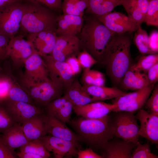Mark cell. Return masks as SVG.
<instances>
[{
	"label": "cell",
	"instance_id": "9c48e42d",
	"mask_svg": "<svg viewBox=\"0 0 158 158\" xmlns=\"http://www.w3.org/2000/svg\"><path fill=\"white\" fill-rule=\"evenodd\" d=\"M24 85L26 92L39 107H44L51 101L61 97L63 92L54 85L50 79Z\"/></svg>",
	"mask_w": 158,
	"mask_h": 158
},
{
	"label": "cell",
	"instance_id": "e575fe53",
	"mask_svg": "<svg viewBox=\"0 0 158 158\" xmlns=\"http://www.w3.org/2000/svg\"><path fill=\"white\" fill-rule=\"evenodd\" d=\"M68 100L67 96L64 94L63 96L51 101L44 107L46 114L54 116Z\"/></svg>",
	"mask_w": 158,
	"mask_h": 158
},
{
	"label": "cell",
	"instance_id": "3957f363",
	"mask_svg": "<svg viewBox=\"0 0 158 158\" xmlns=\"http://www.w3.org/2000/svg\"><path fill=\"white\" fill-rule=\"evenodd\" d=\"M87 18L79 38L80 50L89 53L101 63L107 48L116 33L108 29L95 16Z\"/></svg>",
	"mask_w": 158,
	"mask_h": 158
},
{
	"label": "cell",
	"instance_id": "f6af8a7d",
	"mask_svg": "<svg viewBox=\"0 0 158 158\" xmlns=\"http://www.w3.org/2000/svg\"><path fill=\"white\" fill-rule=\"evenodd\" d=\"M149 48L154 54L158 53V31L154 30L151 32L149 36Z\"/></svg>",
	"mask_w": 158,
	"mask_h": 158
},
{
	"label": "cell",
	"instance_id": "7402d4cb",
	"mask_svg": "<svg viewBox=\"0 0 158 158\" xmlns=\"http://www.w3.org/2000/svg\"><path fill=\"white\" fill-rule=\"evenodd\" d=\"M132 65L125 73L119 86L126 90H138L149 85L147 72L136 69Z\"/></svg>",
	"mask_w": 158,
	"mask_h": 158
},
{
	"label": "cell",
	"instance_id": "277c9868",
	"mask_svg": "<svg viewBox=\"0 0 158 158\" xmlns=\"http://www.w3.org/2000/svg\"><path fill=\"white\" fill-rule=\"evenodd\" d=\"M23 2L20 30L28 35L43 31L56 32L58 16L53 11L38 4Z\"/></svg>",
	"mask_w": 158,
	"mask_h": 158
},
{
	"label": "cell",
	"instance_id": "603a6c76",
	"mask_svg": "<svg viewBox=\"0 0 158 158\" xmlns=\"http://www.w3.org/2000/svg\"><path fill=\"white\" fill-rule=\"evenodd\" d=\"M23 132L30 141L40 138L47 133L45 127L44 114L37 115L22 125Z\"/></svg>",
	"mask_w": 158,
	"mask_h": 158
},
{
	"label": "cell",
	"instance_id": "816d5d0a",
	"mask_svg": "<svg viewBox=\"0 0 158 158\" xmlns=\"http://www.w3.org/2000/svg\"><path fill=\"white\" fill-rule=\"evenodd\" d=\"M78 9L84 15L85 10L87 6V0H73Z\"/></svg>",
	"mask_w": 158,
	"mask_h": 158
},
{
	"label": "cell",
	"instance_id": "b9f144b4",
	"mask_svg": "<svg viewBox=\"0 0 158 158\" xmlns=\"http://www.w3.org/2000/svg\"><path fill=\"white\" fill-rule=\"evenodd\" d=\"M13 85L10 80L6 77L0 78V101L6 100Z\"/></svg>",
	"mask_w": 158,
	"mask_h": 158
},
{
	"label": "cell",
	"instance_id": "2e32d148",
	"mask_svg": "<svg viewBox=\"0 0 158 158\" xmlns=\"http://www.w3.org/2000/svg\"><path fill=\"white\" fill-rule=\"evenodd\" d=\"M57 36L55 32L43 31L28 35L27 40L35 52L42 57L51 53Z\"/></svg>",
	"mask_w": 158,
	"mask_h": 158
},
{
	"label": "cell",
	"instance_id": "9a60e30c",
	"mask_svg": "<svg viewBox=\"0 0 158 158\" xmlns=\"http://www.w3.org/2000/svg\"><path fill=\"white\" fill-rule=\"evenodd\" d=\"M135 117L140 122L138 132L139 136L146 138L152 143L158 144V114L149 113L140 109L138 111Z\"/></svg>",
	"mask_w": 158,
	"mask_h": 158
},
{
	"label": "cell",
	"instance_id": "8d00e7d4",
	"mask_svg": "<svg viewBox=\"0 0 158 158\" xmlns=\"http://www.w3.org/2000/svg\"><path fill=\"white\" fill-rule=\"evenodd\" d=\"M121 5L124 8L139 9L145 15L148 8L149 0H122Z\"/></svg>",
	"mask_w": 158,
	"mask_h": 158
},
{
	"label": "cell",
	"instance_id": "7dc6e473",
	"mask_svg": "<svg viewBox=\"0 0 158 158\" xmlns=\"http://www.w3.org/2000/svg\"><path fill=\"white\" fill-rule=\"evenodd\" d=\"M10 40L8 37L0 35V61L7 58V48Z\"/></svg>",
	"mask_w": 158,
	"mask_h": 158
},
{
	"label": "cell",
	"instance_id": "ee69618b",
	"mask_svg": "<svg viewBox=\"0 0 158 158\" xmlns=\"http://www.w3.org/2000/svg\"><path fill=\"white\" fill-rule=\"evenodd\" d=\"M65 61L68 64L75 75L80 72L82 68L75 55L68 57Z\"/></svg>",
	"mask_w": 158,
	"mask_h": 158
},
{
	"label": "cell",
	"instance_id": "f1b7e54d",
	"mask_svg": "<svg viewBox=\"0 0 158 158\" xmlns=\"http://www.w3.org/2000/svg\"><path fill=\"white\" fill-rule=\"evenodd\" d=\"M20 151L29 152L41 156L42 158L50 157L49 152L45 148L39 139L30 141L20 147Z\"/></svg>",
	"mask_w": 158,
	"mask_h": 158
},
{
	"label": "cell",
	"instance_id": "1f68e13d",
	"mask_svg": "<svg viewBox=\"0 0 158 158\" xmlns=\"http://www.w3.org/2000/svg\"><path fill=\"white\" fill-rule=\"evenodd\" d=\"M147 25L158 27V0H149V6L144 20Z\"/></svg>",
	"mask_w": 158,
	"mask_h": 158
},
{
	"label": "cell",
	"instance_id": "cb8c5ba5",
	"mask_svg": "<svg viewBox=\"0 0 158 158\" xmlns=\"http://www.w3.org/2000/svg\"><path fill=\"white\" fill-rule=\"evenodd\" d=\"M73 106H81L97 102L82 88V85L75 79L71 85L63 92Z\"/></svg>",
	"mask_w": 158,
	"mask_h": 158
},
{
	"label": "cell",
	"instance_id": "681fc988",
	"mask_svg": "<svg viewBox=\"0 0 158 158\" xmlns=\"http://www.w3.org/2000/svg\"><path fill=\"white\" fill-rule=\"evenodd\" d=\"M147 75L149 84L155 85L158 80V63L147 71Z\"/></svg>",
	"mask_w": 158,
	"mask_h": 158
},
{
	"label": "cell",
	"instance_id": "74e56055",
	"mask_svg": "<svg viewBox=\"0 0 158 158\" xmlns=\"http://www.w3.org/2000/svg\"><path fill=\"white\" fill-rule=\"evenodd\" d=\"M77 58L81 67L84 69H90L95 64L98 63L89 53L85 50L80 51Z\"/></svg>",
	"mask_w": 158,
	"mask_h": 158
},
{
	"label": "cell",
	"instance_id": "c3c4849f",
	"mask_svg": "<svg viewBox=\"0 0 158 158\" xmlns=\"http://www.w3.org/2000/svg\"><path fill=\"white\" fill-rule=\"evenodd\" d=\"M78 158H103L98 154L91 148H87L84 150H78L77 154Z\"/></svg>",
	"mask_w": 158,
	"mask_h": 158
},
{
	"label": "cell",
	"instance_id": "7c38bea8",
	"mask_svg": "<svg viewBox=\"0 0 158 158\" xmlns=\"http://www.w3.org/2000/svg\"><path fill=\"white\" fill-rule=\"evenodd\" d=\"M24 84L36 83L50 79L48 71L42 57L35 53L26 60L24 64Z\"/></svg>",
	"mask_w": 158,
	"mask_h": 158
},
{
	"label": "cell",
	"instance_id": "4fadbf2b",
	"mask_svg": "<svg viewBox=\"0 0 158 158\" xmlns=\"http://www.w3.org/2000/svg\"><path fill=\"white\" fill-rule=\"evenodd\" d=\"M39 139L49 152H52L54 158H62L77 155L78 150L72 142L51 135H46Z\"/></svg>",
	"mask_w": 158,
	"mask_h": 158
},
{
	"label": "cell",
	"instance_id": "6da1fadb",
	"mask_svg": "<svg viewBox=\"0 0 158 158\" xmlns=\"http://www.w3.org/2000/svg\"><path fill=\"white\" fill-rule=\"evenodd\" d=\"M132 32L115 33L106 49L101 64L114 87L119 86L125 73L132 65L130 53Z\"/></svg>",
	"mask_w": 158,
	"mask_h": 158
},
{
	"label": "cell",
	"instance_id": "d4e9b609",
	"mask_svg": "<svg viewBox=\"0 0 158 158\" xmlns=\"http://www.w3.org/2000/svg\"><path fill=\"white\" fill-rule=\"evenodd\" d=\"M82 88L97 102L115 98L127 93L114 87H110L90 85H82Z\"/></svg>",
	"mask_w": 158,
	"mask_h": 158
},
{
	"label": "cell",
	"instance_id": "db71d44e",
	"mask_svg": "<svg viewBox=\"0 0 158 158\" xmlns=\"http://www.w3.org/2000/svg\"><path fill=\"white\" fill-rule=\"evenodd\" d=\"M21 0H0V7Z\"/></svg>",
	"mask_w": 158,
	"mask_h": 158
},
{
	"label": "cell",
	"instance_id": "7a4b0ae2",
	"mask_svg": "<svg viewBox=\"0 0 158 158\" xmlns=\"http://www.w3.org/2000/svg\"><path fill=\"white\" fill-rule=\"evenodd\" d=\"M68 123L75 131L79 142L94 151H101L108 142L114 137L111 117L108 114L96 119L79 116Z\"/></svg>",
	"mask_w": 158,
	"mask_h": 158
},
{
	"label": "cell",
	"instance_id": "4316f807",
	"mask_svg": "<svg viewBox=\"0 0 158 158\" xmlns=\"http://www.w3.org/2000/svg\"><path fill=\"white\" fill-rule=\"evenodd\" d=\"M122 0H87L86 11L98 17L111 12L116 6L121 5Z\"/></svg>",
	"mask_w": 158,
	"mask_h": 158
},
{
	"label": "cell",
	"instance_id": "e0dca14e",
	"mask_svg": "<svg viewBox=\"0 0 158 158\" xmlns=\"http://www.w3.org/2000/svg\"><path fill=\"white\" fill-rule=\"evenodd\" d=\"M5 101V107L15 121L20 125L37 115L44 114L43 110L38 106L25 102Z\"/></svg>",
	"mask_w": 158,
	"mask_h": 158
},
{
	"label": "cell",
	"instance_id": "bcb514c9",
	"mask_svg": "<svg viewBox=\"0 0 158 158\" xmlns=\"http://www.w3.org/2000/svg\"><path fill=\"white\" fill-rule=\"evenodd\" d=\"M94 79L93 70H84L81 79L83 85H93Z\"/></svg>",
	"mask_w": 158,
	"mask_h": 158
},
{
	"label": "cell",
	"instance_id": "60d3db41",
	"mask_svg": "<svg viewBox=\"0 0 158 158\" xmlns=\"http://www.w3.org/2000/svg\"><path fill=\"white\" fill-rule=\"evenodd\" d=\"M61 10L63 14H71L83 17V15L77 8L73 0H63Z\"/></svg>",
	"mask_w": 158,
	"mask_h": 158
},
{
	"label": "cell",
	"instance_id": "484cf974",
	"mask_svg": "<svg viewBox=\"0 0 158 158\" xmlns=\"http://www.w3.org/2000/svg\"><path fill=\"white\" fill-rule=\"evenodd\" d=\"M0 137L4 142L10 148L20 147L29 141L23 130L22 126L17 123L6 131Z\"/></svg>",
	"mask_w": 158,
	"mask_h": 158
},
{
	"label": "cell",
	"instance_id": "44dd1931",
	"mask_svg": "<svg viewBox=\"0 0 158 158\" xmlns=\"http://www.w3.org/2000/svg\"><path fill=\"white\" fill-rule=\"evenodd\" d=\"M114 107L112 104L102 102H92L81 106H73L76 114L88 119H96L103 117L112 111Z\"/></svg>",
	"mask_w": 158,
	"mask_h": 158
},
{
	"label": "cell",
	"instance_id": "11a10c76",
	"mask_svg": "<svg viewBox=\"0 0 158 158\" xmlns=\"http://www.w3.org/2000/svg\"><path fill=\"white\" fill-rule=\"evenodd\" d=\"M0 70H1V69H0Z\"/></svg>",
	"mask_w": 158,
	"mask_h": 158
},
{
	"label": "cell",
	"instance_id": "52a82bcc",
	"mask_svg": "<svg viewBox=\"0 0 158 158\" xmlns=\"http://www.w3.org/2000/svg\"><path fill=\"white\" fill-rule=\"evenodd\" d=\"M42 57L50 80L56 87L63 92L75 79L70 66L65 61L56 60L49 55Z\"/></svg>",
	"mask_w": 158,
	"mask_h": 158
},
{
	"label": "cell",
	"instance_id": "7bdbcfd3",
	"mask_svg": "<svg viewBox=\"0 0 158 158\" xmlns=\"http://www.w3.org/2000/svg\"><path fill=\"white\" fill-rule=\"evenodd\" d=\"M16 153L2 140L0 136V158H16Z\"/></svg>",
	"mask_w": 158,
	"mask_h": 158
},
{
	"label": "cell",
	"instance_id": "f907efd6",
	"mask_svg": "<svg viewBox=\"0 0 158 158\" xmlns=\"http://www.w3.org/2000/svg\"><path fill=\"white\" fill-rule=\"evenodd\" d=\"M94 76L93 85L99 86H104L105 79L104 74L97 71L93 70Z\"/></svg>",
	"mask_w": 158,
	"mask_h": 158
},
{
	"label": "cell",
	"instance_id": "f35d334b",
	"mask_svg": "<svg viewBox=\"0 0 158 158\" xmlns=\"http://www.w3.org/2000/svg\"><path fill=\"white\" fill-rule=\"evenodd\" d=\"M22 1L41 5L54 11L61 10V0H22Z\"/></svg>",
	"mask_w": 158,
	"mask_h": 158
},
{
	"label": "cell",
	"instance_id": "8992f818",
	"mask_svg": "<svg viewBox=\"0 0 158 158\" xmlns=\"http://www.w3.org/2000/svg\"><path fill=\"white\" fill-rule=\"evenodd\" d=\"M115 112L111 117L114 137L132 142L136 146L139 142L140 128L135 116L132 112L120 111Z\"/></svg>",
	"mask_w": 158,
	"mask_h": 158
},
{
	"label": "cell",
	"instance_id": "f5cc1de1",
	"mask_svg": "<svg viewBox=\"0 0 158 158\" xmlns=\"http://www.w3.org/2000/svg\"><path fill=\"white\" fill-rule=\"evenodd\" d=\"M16 154L20 158H42L39 155L29 152L20 151L16 153Z\"/></svg>",
	"mask_w": 158,
	"mask_h": 158
},
{
	"label": "cell",
	"instance_id": "30bf717a",
	"mask_svg": "<svg viewBox=\"0 0 158 158\" xmlns=\"http://www.w3.org/2000/svg\"><path fill=\"white\" fill-rule=\"evenodd\" d=\"M97 17L108 29L116 33L133 32L141 26L125 14L118 12L111 11Z\"/></svg>",
	"mask_w": 158,
	"mask_h": 158
},
{
	"label": "cell",
	"instance_id": "83f0119b",
	"mask_svg": "<svg viewBox=\"0 0 158 158\" xmlns=\"http://www.w3.org/2000/svg\"><path fill=\"white\" fill-rule=\"evenodd\" d=\"M133 39L134 44L141 54H154L149 48L148 34L146 30L142 28L141 25L135 31Z\"/></svg>",
	"mask_w": 158,
	"mask_h": 158
},
{
	"label": "cell",
	"instance_id": "ba28073f",
	"mask_svg": "<svg viewBox=\"0 0 158 158\" xmlns=\"http://www.w3.org/2000/svg\"><path fill=\"white\" fill-rule=\"evenodd\" d=\"M155 87L150 84L135 92L126 93L112 100L114 106L112 111L134 112L141 109L145 105L148 97Z\"/></svg>",
	"mask_w": 158,
	"mask_h": 158
},
{
	"label": "cell",
	"instance_id": "d6986e66",
	"mask_svg": "<svg viewBox=\"0 0 158 158\" xmlns=\"http://www.w3.org/2000/svg\"><path fill=\"white\" fill-rule=\"evenodd\" d=\"M136 146L132 142L116 138L108 142L101 155L103 158H130Z\"/></svg>",
	"mask_w": 158,
	"mask_h": 158
},
{
	"label": "cell",
	"instance_id": "836d02e7",
	"mask_svg": "<svg viewBox=\"0 0 158 158\" xmlns=\"http://www.w3.org/2000/svg\"><path fill=\"white\" fill-rule=\"evenodd\" d=\"M133 151L130 158H158L157 156L152 153L150 145L141 144L139 142Z\"/></svg>",
	"mask_w": 158,
	"mask_h": 158
},
{
	"label": "cell",
	"instance_id": "d590c367",
	"mask_svg": "<svg viewBox=\"0 0 158 158\" xmlns=\"http://www.w3.org/2000/svg\"><path fill=\"white\" fill-rule=\"evenodd\" d=\"M73 109V104L68 99L53 116L63 123H68Z\"/></svg>",
	"mask_w": 158,
	"mask_h": 158
},
{
	"label": "cell",
	"instance_id": "4dcf8cb0",
	"mask_svg": "<svg viewBox=\"0 0 158 158\" xmlns=\"http://www.w3.org/2000/svg\"><path fill=\"white\" fill-rule=\"evenodd\" d=\"M135 64L132 66L135 68L147 72L152 66L158 63V54L142 55Z\"/></svg>",
	"mask_w": 158,
	"mask_h": 158
},
{
	"label": "cell",
	"instance_id": "5b68a950",
	"mask_svg": "<svg viewBox=\"0 0 158 158\" xmlns=\"http://www.w3.org/2000/svg\"><path fill=\"white\" fill-rule=\"evenodd\" d=\"M24 3L22 0L0 7V35L10 39L20 29Z\"/></svg>",
	"mask_w": 158,
	"mask_h": 158
},
{
	"label": "cell",
	"instance_id": "ac0fdd59",
	"mask_svg": "<svg viewBox=\"0 0 158 158\" xmlns=\"http://www.w3.org/2000/svg\"><path fill=\"white\" fill-rule=\"evenodd\" d=\"M44 118L47 133L73 142L78 150L81 146L76 134L70 129L63 123L54 116L44 114Z\"/></svg>",
	"mask_w": 158,
	"mask_h": 158
},
{
	"label": "cell",
	"instance_id": "d6a6232c",
	"mask_svg": "<svg viewBox=\"0 0 158 158\" xmlns=\"http://www.w3.org/2000/svg\"><path fill=\"white\" fill-rule=\"evenodd\" d=\"M17 123L5 107H0V133H4Z\"/></svg>",
	"mask_w": 158,
	"mask_h": 158
},
{
	"label": "cell",
	"instance_id": "ab89813d",
	"mask_svg": "<svg viewBox=\"0 0 158 158\" xmlns=\"http://www.w3.org/2000/svg\"><path fill=\"white\" fill-rule=\"evenodd\" d=\"M151 96L147 99L146 103V107L151 113L158 114V86L154 87L152 91Z\"/></svg>",
	"mask_w": 158,
	"mask_h": 158
},
{
	"label": "cell",
	"instance_id": "f546056e",
	"mask_svg": "<svg viewBox=\"0 0 158 158\" xmlns=\"http://www.w3.org/2000/svg\"><path fill=\"white\" fill-rule=\"evenodd\" d=\"M6 100L23 102L34 105L33 99L26 91L16 86L12 85L11 87Z\"/></svg>",
	"mask_w": 158,
	"mask_h": 158
},
{
	"label": "cell",
	"instance_id": "ffe728a7",
	"mask_svg": "<svg viewBox=\"0 0 158 158\" xmlns=\"http://www.w3.org/2000/svg\"><path fill=\"white\" fill-rule=\"evenodd\" d=\"M83 17L71 14H63L58 16L57 28L56 31L59 36H77L83 25Z\"/></svg>",
	"mask_w": 158,
	"mask_h": 158
},
{
	"label": "cell",
	"instance_id": "5bb4252c",
	"mask_svg": "<svg viewBox=\"0 0 158 158\" xmlns=\"http://www.w3.org/2000/svg\"><path fill=\"white\" fill-rule=\"evenodd\" d=\"M80 50L79 39L77 36H58L49 55L56 60L64 61L71 56L78 54Z\"/></svg>",
	"mask_w": 158,
	"mask_h": 158
},
{
	"label": "cell",
	"instance_id": "8fae6325",
	"mask_svg": "<svg viewBox=\"0 0 158 158\" xmlns=\"http://www.w3.org/2000/svg\"><path fill=\"white\" fill-rule=\"evenodd\" d=\"M6 53L7 58H10L17 67L24 65L28 58L35 53L30 43L22 35L16 36L10 40Z\"/></svg>",
	"mask_w": 158,
	"mask_h": 158
}]
</instances>
